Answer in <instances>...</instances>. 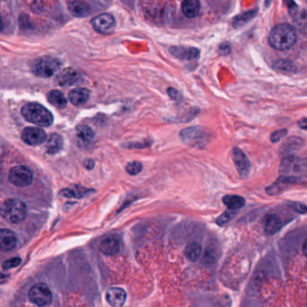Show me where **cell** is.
Returning a JSON list of instances; mask_svg holds the SVG:
<instances>
[{
    "label": "cell",
    "instance_id": "obj_3",
    "mask_svg": "<svg viewBox=\"0 0 307 307\" xmlns=\"http://www.w3.org/2000/svg\"><path fill=\"white\" fill-rule=\"evenodd\" d=\"M0 215L5 220L11 224H19L26 219L27 208L20 200L10 199L1 205Z\"/></svg>",
    "mask_w": 307,
    "mask_h": 307
},
{
    "label": "cell",
    "instance_id": "obj_9",
    "mask_svg": "<svg viewBox=\"0 0 307 307\" xmlns=\"http://www.w3.org/2000/svg\"><path fill=\"white\" fill-rule=\"evenodd\" d=\"M94 30L100 34H110L114 29L115 20L111 14H102L92 20Z\"/></svg>",
    "mask_w": 307,
    "mask_h": 307
},
{
    "label": "cell",
    "instance_id": "obj_21",
    "mask_svg": "<svg viewBox=\"0 0 307 307\" xmlns=\"http://www.w3.org/2000/svg\"><path fill=\"white\" fill-rule=\"evenodd\" d=\"M281 227V219L277 215L270 214L266 217L265 220V231L268 235H273L277 233Z\"/></svg>",
    "mask_w": 307,
    "mask_h": 307
},
{
    "label": "cell",
    "instance_id": "obj_11",
    "mask_svg": "<svg viewBox=\"0 0 307 307\" xmlns=\"http://www.w3.org/2000/svg\"><path fill=\"white\" fill-rule=\"evenodd\" d=\"M17 243V235L13 231L7 228L0 230V251L9 252L16 247Z\"/></svg>",
    "mask_w": 307,
    "mask_h": 307
},
{
    "label": "cell",
    "instance_id": "obj_14",
    "mask_svg": "<svg viewBox=\"0 0 307 307\" xmlns=\"http://www.w3.org/2000/svg\"><path fill=\"white\" fill-rule=\"evenodd\" d=\"M170 51L175 58L182 60H197L200 56V51L196 48L172 47Z\"/></svg>",
    "mask_w": 307,
    "mask_h": 307
},
{
    "label": "cell",
    "instance_id": "obj_1",
    "mask_svg": "<svg viewBox=\"0 0 307 307\" xmlns=\"http://www.w3.org/2000/svg\"><path fill=\"white\" fill-rule=\"evenodd\" d=\"M269 44L277 51H285L294 46L296 42V33L293 26L282 24L275 26L269 36Z\"/></svg>",
    "mask_w": 307,
    "mask_h": 307
},
{
    "label": "cell",
    "instance_id": "obj_16",
    "mask_svg": "<svg viewBox=\"0 0 307 307\" xmlns=\"http://www.w3.org/2000/svg\"><path fill=\"white\" fill-rule=\"evenodd\" d=\"M69 12L76 17H86L90 14V7L82 0L68 1Z\"/></svg>",
    "mask_w": 307,
    "mask_h": 307
},
{
    "label": "cell",
    "instance_id": "obj_15",
    "mask_svg": "<svg viewBox=\"0 0 307 307\" xmlns=\"http://www.w3.org/2000/svg\"><path fill=\"white\" fill-rule=\"evenodd\" d=\"M120 243L119 239L115 236H109L103 239L100 244V250L103 254L106 255H115L119 252Z\"/></svg>",
    "mask_w": 307,
    "mask_h": 307
},
{
    "label": "cell",
    "instance_id": "obj_33",
    "mask_svg": "<svg viewBox=\"0 0 307 307\" xmlns=\"http://www.w3.org/2000/svg\"><path fill=\"white\" fill-rule=\"evenodd\" d=\"M295 210L299 213L305 214L307 212L306 207L303 204H298L295 206Z\"/></svg>",
    "mask_w": 307,
    "mask_h": 307
},
{
    "label": "cell",
    "instance_id": "obj_6",
    "mask_svg": "<svg viewBox=\"0 0 307 307\" xmlns=\"http://www.w3.org/2000/svg\"><path fill=\"white\" fill-rule=\"evenodd\" d=\"M9 179L17 187H27L33 183L34 175L28 167L17 166L9 172Z\"/></svg>",
    "mask_w": 307,
    "mask_h": 307
},
{
    "label": "cell",
    "instance_id": "obj_4",
    "mask_svg": "<svg viewBox=\"0 0 307 307\" xmlns=\"http://www.w3.org/2000/svg\"><path fill=\"white\" fill-rule=\"evenodd\" d=\"M60 60L52 57H41L35 60L32 67L36 77L47 78L55 75L60 70Z\"/></svg>",
    "mask_w": 307,
    "mask_h": 307
},
{
    "label": "cell",
    "instance_id": "obj_28",
    "mask_svg": "<svg viewBox=\"0 0 307 307\" xmlns=\"http://www.w3.org/2000/svg\"><path fill=\"white\" fill-rule=\"evenodd\" d=\"M126 171L127 173L131 175H136L139 174L142 171V164L137 161L129 163L126 167Z\"/></svg>",
    "mask_w": 307,
    "mask_h": 307
},
{
    "label": "cell",
    "instance_id": "obj_7",
    "mask_svg": "<svg viewBox=\"0 0 307 307\" xmlns=\"http://www.w3.org/2000/svg\"><path fill=\"white\" fill-rule=\"evenodd\" d=\"M29 299L39 306H43L51 303L52 294L46 284L37 283L29 291Z\"/></svg>",
    "mask_w": 307,
    "mask_h": 307
},
{
    "label": "cell",
    "instance_id": "obj_34",
    "mask_svg": "<svg viewBox=\"0 0 307 307\" xmlns=\"http://www.w3.org/2000/svg\"><path fill=\"white\" fill-rule=\"evenodd\" d=\"M297 124H298V126L300 128L307 130V118H303V119H300L298 122H297Z\"/></svg>",
    "mask_w": 307,
    "mask_h": 307
},
{
    "label": "cell",
    "instance_id": "obj_37",
    "mask_svg": "<svg viewBox=\"0 0 307 307\" xmlns=\"http://www.w3.org/2000/svg\"><path fill=\"white\" fill-rule=\"evenodd\" d=\"M4 29V22H3V19H2V17L0 16V32H2Z\"/></svg>",
    "mask_w": 307,
    "mask_h": 307
},
{
    "label": "cell",
    "instance_id": "obj_19",
    "mask_svg": "<svg viewBox=\"0 0 307 307\" xmlns=\"http://www.w3.org/2000/svg\"><path fill=\"white\" fill-rule=\"evenodd\" d=\"M182 10L185 17L194 18L200 13L201 2L200 0H184L182 4Z\"/></svg>",
    "mask_w": 307,
    "mask_h": 307
},
{
    "label": "cell",
    "instance_id": "obj_36",
    "mask_svg": "<svg viewBox=\"0 0 307 307\" xmlns=\"http://www.w3.org/2000/svg\"><path fill=\"white\" fill-rule=\"evenodd\" d=\"M303 252L305 257H307V238L304 240L303 243Z\"/></svg>",
    "mask_w": 307,
    "mask_h": 307
},
{
    "label": "cell",
    "instance_id": "obj_13",
    "mask_svg": "<svg viewBox=\"0 0 307 307\" xmlns=\"http://www.w3.org/2000/svg\"><path fill=\"white\" fill-rule=\"evenodd\" d=\"M79 78L80 77L77 70L73 68H66L58 75L57 82L61 86H69L77 84Z\"/></svg>",
    "mask_w": 307,
    "mask_h": 307
},
{
    "label": "cell",
    "instance_id": "obj_2",
    "mask_svg": "<svg viewBox=\"0 0 307 307\" xmlns=\"http://www.w3.org/2000/svg\"><path fill=\"white\" fill-rule=\"evenodd\" d=\"M21 113L27 121L40 127H49L54 120L51 111L38 102L26 103L22 107Z\"/></svg>",
    "mask_w": 307,
    "mask_h": 307
},
{
    "label": "cell",
    "instance_id": "obj_18",
    "mask_svg": "<svg viewBox=\"0 0 307 307\" xmlns=\"http://www.w3.org/2000/svg\"><path fill=\"white\" fill-rule=\"evenodd\" d=\"M62 147H63V138L57 133L51 134L46 140L45 148L47 153L50 155H54L60 152V150L62 149Z\"/></svg>",
    "mask_w": 307,
    "mask_h": 307
},
{
    "label": "cell",
    "instance_id": "obj_24",
    "mask_svg": "<svg viewBox=\"0 0 307 307\" xmlns=\"http://www.w3.org/2000/svg\"><path fill=\"white\" fill-rule=\"evenodd\" d=\"M76 132H77V138L82 142H90L94 139V130L88 126H85V125L77 126L76 128Z\"/></svg>",
    "mask_w": 307,
    "mask_h": 307
},
{
    "label": "cell",
    "instance_id": "obj_26",
    "mask_svg": "<svg viewBox=\"0 0 307 307\" xmlns=\"http://www.w3.org/2000/svg\"><path fill=\"white\" fill-rule=\"evenodd\" d=\"M235 213H236V212L234 211V210H230V209L227 210V211L224 212V213L220 215V216L217 218V224L221 226L226 225L228 222L230 221L232 218L235 217Z\"/></svg>",
    "mask_w": 307,
    "mask_h": 307
},
{
    "label": "cell",
    "instance_id": "obj_10",
    "mask_svg": "<svg viewBox=\"0 0 307 307\" xmlns=\"http://www.w3.org/2000/svg\"><path fill=\"white\" fill-rule=\"evenodd\" d=\"M233 159L235 167L242 177H247L251 170V163L245 154L238 147L233 149Z\"/></svg>",
    "mask_w": 307,
    "mask_h": 307
},
{
    "label": "cell",
    "instance_id": "obj_17",
    "mask_svg": "<svg viewBox=\"0 0 307 307\" xmlns=\"http://www.w3.org/2000/svg\"><path fill=\"white\" fill-rule=\"evenodd\" d=\"M89 96L90 92L88 90L85 88H76L70 91V93L68 94V99L74 105L79 106L87 102Z\"/></svg>",
    "mask_w": 307,
    "mask_h": 307
},
{
    "label": "cell",
    "instance_id": "obj_22",
    "mask_svg": "<svg viewBox=\"0 0 307 307\" xmlns=\"http://www.w3.org/2000/svg\"><path fill=\"white\" fill-rule=\"evenodd\" d=\"M223 202L228 209L234 211L242 209L245 205V201L243 197L237 195H226L223 198Z\"/></svg>",
    "mask_w": 307,
    "mask_h": 307
},
{
    "label": "cell",
    "instance_id": "obj_31",
    "mask_svg": "<svg viewBox=\"0 0 307 307\" xmlns=\"http://www.w3.org/2000/svg\"><path fill=\"white\" fill-rule=\"evenodd\" d=\"M167 93L170 95L171 98L173 99V100H175V101H178V100H181V99H182V95H181L179 92H178L177 90H175V88H172V87L168 88Z\"/></svg>",
    "mask_w": 307,
    "mask_h": 307
},
{
    "label": "cell",
    "instance_id": "obj_29",
    "mask_svg": "<svg viewBox=\"0 0 307 307\" xmlns=\"http://www.w3.org/2000/svg\"><path fill=\"white\" fill-rule=\"evenodd\" d=\"M20 263H21V259L18 258V257H16V258H12L10 260H6L3 263V268L5 269H12V268L17 267Z\"/></svg>",
    "mask_w": 307,
    "mask_h": 307
},
{
    "label": "cell",
    "instance_id": "obj_20",
    "mask_svg": "<svg viewBox=\"0 0 307 307\" xmlns=\"http://www.w3.org/2000/svg\"><path fill=\"white\" fill-rule=\"evenodd\" d=\"M94 192L93 190L90 189H85V188L78 187L76 186L74 188H68V189H63L60 192V195L64 198H75V199H80L84 198L85 196L90 195V193Z\"/></svg>",
    "mask_w": 307,
    "mask_h": 307
},
{
    "label": "cell",
    "instance_id": "obj_8",
    "mask_svg": "<svg viewBox=\"0 0 307 307\" xmlns=\"http://www.w3.org/2000/svg\"><path fill=\"white\" fill-rule=\"evenodd\" d=\"M22 139L27 145H42L43 142L47 140V135L41 128L27 127L22 132Z\"/></svg>",
    "mask_w": 307,
    "mask_h": 307
},
{
    "label": "cell",
    "instance_id": "obj_30",
    "mask_svg": "<svg viewBox=\"0 0 307 307\" xmlns=\"http://www.w3.org/2000/svg\"><path fill=\"white\" fill-rule=\"evenodd\" d=\"M286 129H281V130H277L276 132L273 133L272 135H271V141L272 142H277V141L279 140L281 137L285 136L286 135Z\"/></svg>",
    "mask_w": 307,
    "mask_h": 307
},
{
    "label": "cell",
    "instance_id": "obj_5",
    "mask_svg": "<svg viewBox=\"0 0 307 307\" xmlns=\"http://www.w3.org/2000/svg\"><path fill=\"white\" fill-rule=\"evenodd\" d=\"M180 136L185 144L194 147L204 146L209 142L208 134L201 127L184 128L180 133Z\"/></svg>",
    "mask_w": 307,
    "mask_h": 307
},
{
    "label": "cell",
    "instance_id": "obj_12",
    "mask_svg": "<svg viewBox=\"0 0 307 307\" xmlns=\"http://www.w3.org/2000/svg\"><path fill=\"white\" fill-rule=\"evenodd\" d=\"M126 297H127L126 292L120 287H111L107 291V301L111 306H122L126 301Z\"/></svg>",
    "mask_w": 307,
    "mask_h": 307
},
{
    "label": "cell",
    "instance_id": "obj_32",
    "mask_svg": "<svg viewBox=\"0 0 307 307\" xmlns=\"http://www.w3.org/2000/svg\"><path fill=\"white\" fill-rule=\"evenodd\" d=\"M220 52L223 55H227L231 51L230 45L228 43H223L221 46H220Z\"/></svg>",
    "mask_w": 307,
    "mask_h": 307
},
{
    "label": "cell",
    "instance_id": "obj_35",
    "mask_svg": "<svg viewBox=\"0 0 307 307\" xmlns=\"http://www.w3.org/2000/svg\"><path fill=\"white\" fill-rule=\"evenodd\" d=\"M85 166L87 169H92L94 167V162L93 160H86L85 163Z\"/></svg>",
    "mask_w": 307,
    "mask_h": 307
},
{
    "label": "cell",
    "instance_id": "obj_23",
    "mask_svg": "<svg viewBox=\"0 0 307 307\" xmlns=\"http://www.w3.org/2000/svg\"><path fill=\"white\" fill-rule=\"evenodd\" d=\"M48 100L53 106L58 107V108H63L67 105V102H68L63 93H61L59 90L51 91L48 94Z\"/></svg>",
    "mask_w": 307,
    "mask_h": 307
},
{
    "label": "cell",
    "instance_id": "obj_27",
    "mask_svg": "<svg viewBox=\"0 0 307 307\" xmlns=\"http://www.w3.org/2000/svg\"><path fill=\"white\" fill-rule=\"evenodd\" d=\"M254 15H255V11H250L248 13L243 14L242 16H239L235 18L234 25L235 26H243V24H245L246 22L249 21L251 18L254 17Z\"/></svg>",
    "mask_w": 307,
    "mask_h": 307
},
{
    "label": "cell",
    "instance_id": "obj_25",
    "mask_svg": "<svg viewBox=\"0 0 307 307\" xmlns=\"http://www.w3.org/2000/svg\"><path fill=\"white\" fill-rule=\"evenodd\" d=\"M201 254V245L198 243H191L185 249V255L192 261H196Z\"/></svg>",
    "mask_w": 307,
    "mask_h": 307
}]
</instances>
